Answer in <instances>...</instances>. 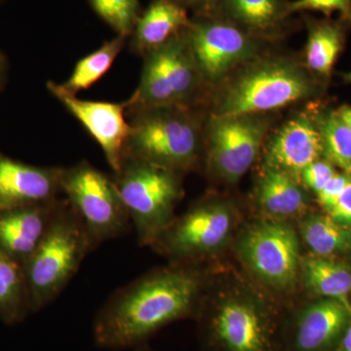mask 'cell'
<instances>
[{"mask_svg": "<svg viewBox=\"0 0 351 351\" xmlns=\"http://www.w3.org/2000/svg\"><path fill=\"white\" fill-rule=\"evenodd\" d=\"M63 168L36 167L0 156V210L43 204L62 193Z\"/></svg>", "mask_w": 351, "mask_h": 351, "instance_id": "16", "label": "cell"}, {"mask_svg": "<svg viewBox=\"0 0 351 351\" xmlns=\"http://www.w3.org/2000/svg\"><path fill=\"white\" fill-rule=\"evenodd\" d=\"M191 22L188 9L174 0H152L136 23L131 49L145 56L186 31Z\"/></svg>", "mask_w": 351, "mask_h": 351, "instance_id": "19", "label": "cell"}, {"mask_svg": "<svg viewBox=\"0 0 351 351\" xmlns=\"http://www.w3.org/2000/svg\"><path fill=\"white\" fill-rule=\"evenodd\" d=\"M5 61H4L3 58L0 55V86L3 85L4 80H5Z\"/></svg>", "mask_w": 351, "mask_h": 351, "instance_id": "35", "label": "cell"}, {"mask_svg": "<svg viewBox=\"0 0 351 351\" xmlns=\"http://www.w3.org/2000/svg\"><path fill=\"white\" fill-rule=\"evenodd\" d=\"M196 320L204 351H285V317L245 287L203 300Z\"/></svg>", "mask_w": 351, "mask_h": 351, "instance_id": "2", "label": "cell"}, {"mask_svg": "<svg viewBox=\"0 0 351 351\" xmlns=\"http://www.w3.org/2000/svg\"><path fill=\"white\" fill-rule=\"evenodd\" d=\"M212 15L237 25L261 40L274 38L290 27L289 0H219Z\"/></svg>", "mask_w": 351, "mask_h": 351, "instance_id": "18", "label": "cell"}, {"mask_svg": "<svg viewBox=\"0 0 351 351\" xmlns=\"http://www.w3.org/2000/svg\"><path fill=\"white\" fill-rule=\"evenodd\" d=\"M339 119L351 131V107H343L337 110Z\"/></svg>", "mask_w": 351, "mask_h": 351, "instance_id": "34", "label": "cell"}, {"mask_svg": "<svg viewBox=\"0 0 351 351\" xmlns=\"http://www.w3.org/2000/svg\"><path fill=\"white\" fill-rule=\"evenodd\" d=\"M62 193L82 221L91 251L125 234L130 217L113 178L87 161L63 168Z\"/></svg>", "mask_w": 351, "mask_h": 351, "instance_id": "7", "label": "cell"}, {"mask_svg": "<svg viewBox=\"0 0 351 351\" xmlns=\"http://www.w3.org/2000/svg\"><path fill=\"white\" fill-rule=\"evenodd\" d=\"M31 311L24 267L0 251V318L16 324Z\"/></svg>", "mask_w": 351, "mask_h": 351, "instance_id": "24", "label": "cell"}, {"mask_svg": "<svg viewBox=\"0 0 351 351\" xmlns=\"http://www.w3.org/2000/svg\"><path fill=\"white\" fill-rule=\"evenodd\" d=\"M321 156L322 140L317 122L306 114H300L288 120L270 137L265 147V166L287 173L300 181L304 168Z\"/></svg>", "mask_w": 351, "mask_h": 351, "instance_id": "15", "label": "cell"}, {"mask_svg": "<svg viewBox=\"0 0 351 351\" xmlns=\"http://www.w3.org/2000/svg\"><path fill=\"white\" fill-rule=\"evenodd\" d=\"M180 175L132 158L124 159L114 173L140 246H151L174 221L176 206L184 195Z\"/></svg>", "mask_w": 351, "mask_h": 351, "instance_id": "6", "label": "cell"}, {"mask_svg": "<svg viewBox=\"0 0 351 351\" xmlns=\"http://www.w3.org/2000/svg\"><path fill=\"white\" fill-rule=\"evenodd\" d=\"M350 174H339L337 173L334 177L330 180L329 182L322 189V191L317 193L318 202L321 206L326 210L327 213L331 211L332 208L336 204L337 200L345 189Z\"/></svg>", "mask_w": 351, "mask_h": 351, "instance_id": "30", "label": "cell"}, {"mask_svg": "<svg viewBox=\"0 0 351 351\" xmlns=\"http://www.w3.org/2000/svg\"><path fill=\"white\" fill-rule=\"evenodd\" d=\"M307 23L306 68L311 73L328 76L343 47V25L328 20L309 18Z\"/></svg>", "mask_w": 351, "mask_h": 351, "instance_id": "23", "label": "cell"}, {"mask_svg": "<svg viewBox=\"0 0 351 351\" xmlns=\"http://www.w3.org/2000/svg\"><path fill=\"white\" fill-rule=\"evenodd\" d=\"M345 80H346V82L350 83L351 84V73H346V75H345Z\"/></svg>", "mask_w": 351, "mask_h": 351, "instance_id": "37", "label": "cell"}, {"mask_svg": "<svg viewBox=\"0 0 351 351\" xmlns=\"http://www.w3.org/2000/svg\"><path fill=\"white\" fill-rule=\"evenodd\" d=\"M126 113L131 133L124 159H137L179 174L195 167L202 131L191 107L164 106Z\"/></svg>", "mask_w": 351, "mask_h": 351, "instance_id": "4", "label": "cell"}, {"mask_svg": "<svg viewBox=\"0 0 351 351\" xmlns=\"http://www.w3.org/2000/svg\"><path fill=\"white\" fill-rule=\"evenodd\" d=\"M135 351H154L152 350V348H149L147 345L141 346V348H137Z\"/></svg>", "mask_w": 351, "mask_h": 351, "instance_id": "36", "label": "cell"}, {"mask_svg": "<svg viewBox=\"0 0 351 351\" xmlns=\"http://www.w3.org/2000/svg\"><path fill=\"white\" fill-rule=\"evenodd\" d=\"M300 277L307 290L320 298L346 299L351 293V269L335 258L313 254L302 258Z\"/></svg>", "mask_w": 351, "mask_h": 351, "instance_id": "21", "label": "cell"}, {"mask_svg": "<svg viewBox=\"0 0 351 351\" xmlns=\"http://www.w3.org/2000/svg\"><path fill=\"white\" fill-rule=\"evenodd\" d=\"M197 265L171 263L115 291L95 317V345L135 350L171 323L196 319L207 284Z\"/></svg>", "mask_w": 351, "mask_h": 351, "instance_id": "1", "label": "cell"}, {"mask_svg": "<svg viewBox=\"0 0 351 351\" xmlns=\"http://www.w3.org/2000/svg\"><path fill=\"white\" fill-rule=\"evenodd\" d=\"M186 29L144 56L138 86L125 101L127 112L164 106L191 107L204 82L189 48Z\"/></svg>", "mask_w": 351, "mask_h": 351, "instance_id": "8", "label": "cell"}, {"mask_svg": "<svg viewBox=\"0 0 351 351\" xmlns=\"http://www.w3.org/2000/svg\"><path fill=\"white\" fill-rule=\"evenodd\" d=\"M47 88L98 143L113 172H117L123 162L131 133L125 101L117 104L82 100L77 96L64 93L56 82H48Z\"/></svg>", "mask_w": 351, "mask_h": 351, "instance_id": "14", "label": "cell"}, {"mask_svg": "<svg viewBox=\"0 0 351 351\" xmlns=\"http://www.w3.org/2000/svg\"><path fill=\"white\" fill-rule=\"evenodd\" d=\"M90 252L82 221L63 196L47 232L24 267L32 311L56 300Z\"/></svg>", "mask_w": 351, "mask_h": 351, "instance_id": "5", "label": "cell"}, {"mask_svg": "<svg viewBox=\"0 0 351 351\" xmlns=\"http://www.w3.org/2000/svg\"><path fill=\"white\" fill-rule=\"evenodd\" d=\"M351 319L346 299L321 298L284 322V350L334 351Z\"/></svg>", "mask_w": 351, "mask_h": 351, "instance_id": "13", "label": "cell"}, {"mask_svg": "<svg viewBox=\"0 0 351 351\" xmlns=\"http://www.w3.org/2000/svg\"><path fill=\"white\" fill-rule=\"evenodd\" d=\"M235 225L237 215L230 203L203 200L175 218L151 247L172 263L198 265L228 243Z\"/></svg>", "mask_w": 351, "mask_h": 351, "instance_id": "9", "label": "cell"}, {"mask_svg": "<svg viewBox=\"0 0 351 351\" xmlns=\"http://www.w3.org/2000/svg\"><path fill=\"white\" fill-rule=\"evenodd\" d=\"M328 215L339 223L351 226V174L345 189Z\"/></svg>", "mask_w": 351, "mask_h": 351, "instance_id": "31", "label": "cell"}, {"mask_svg": "<svg viewBox=\"0 0 351 351\" xmlns=\"http://www.w3.org/2000/svg\"><path fill=\"white\" fill-rule=\"evenodd\" d=\"M213 115L263 114L313 96L308 69L284 58L252 60L226 78Z\"/></svg>", "mask_w": 351, "mask_h": 351, "instance_id": "3", "label": "cell"}, {"mask_svg": "<svg viewBox=\"0 0 351 351\" xmlns=\"http://www.w3.org/2000/svg\"><path fill=\"white\" fill-rule=\"evenodd\" d=\"M300 234L313 255L336 258L351 253V226L339 223L330 215L304 216Z\"/></svg>", "mask_w": 351, "mask_h": 351, "instance_id": "22", "label": "cell"}, {"mask_svg": "<svg viewBox=\"0 0 351 351\" xmlns=\"http://www.w3.org/2000/svg\"><path fill=\"white\" fill-rule=\"evenodd\" d=\"M186 36L203 82L212 84L256 59L263 41L217 15L195 16Z\"/></svg>", "mask_w": 351, "mask_h": 351, "instance_id": "11", "label": "cell"}, {"mask_svg": "<svg viewBox=\"0 0 351 351\" xmlns=\"http://www.w3.org/2000/svg\"><path fill=\"white\" fill-rule=\"evenodd\" d=\"M261 115H213L210 120L209 165L225 181H239L255 162L269 127V121Z\"/></svg>", "mask_w": 351, "mask_h": 351, "instance_id": "12", "label": "cell"}, {"mask_svg": "<svg viewBox=\"0 0 351 351\" xmlns=\"http://www.w3.org/2000/svg\"><path fill=\"white\" fill-rule=\"evenodd\" d=\"M290 11L292 14L318 11L327 16L338 12L343 22H351V0H294L290 1Z\"/></svg>", "mask_w": 351, "mask_h": 351, "instance_id": "28", "label": "cell"}, {"mask_svg": "<svg viewBox=\"0 0 351 351\" xmlns=\"http://www.w3.org/2000/svg\"><path fill=\"white\" fill-rule=\"evenodd\" d=\"M184 8L191 9L195 16L212 15L216 11L219 0H174Z\"/></svg>", "mask_w": 351, "mask_h": 351, "instance_id": "32", "label": "cell"}, {"mask_svg": "<svg viewBox=\"0 0 351 351\" xmlns=\"http://www.w3.org/2000/svg\"><path fill=\"white\" fill-rule=\"evenodd\" d=\"M237 253L252 276L276 292L290 290L299 279L300 240L286 221L265 219L248 226L237 239Z\"/></svg>", "mask_w": 351, "mask_h": 351, "instance_id": "10", "label": "cell"}, {"mask_svg": "<svg viewBox=\"0 0 351 351\" xmlns=\"http://www.w3.org/2000/svg\"><path fill=\"white\" fill-rule=\"evenodd\" d=\"M337 174L334 165L327 159H317L302 171L300 181L317 195Z\"/></svg>", "mask_w": 351, "mask_h": 351, "instance_id": "29", "label": "cell"}, {"mask_svg": "<svg viewBox=\"0 0 351 351\" xmlns=\"http://www.w3.org/2000/svg\"><path fill=\"white\" fill-rule=\"evenodd\" d=\"M257 201L267 216L280 221L302 216L308 206V197L301 182L287 173L265 166L258 182Z\"/></svg>", "mask_w": 351, "mask_h": 351, "instance_id": "20", "label": "cell"}, {"mask_svg": "<svg viewBox=\"0 0 351 351\" xmlns=\"http://www.w3.org/2000/svg\"><path fill=\"white\" fill-rule=\"evenodd\" d=\"M92 8L117 36L130 38L140 17L138 0H89Z\"/></svg>", "mask_w": 351, "mask_h": 351, "instance_id": "27", "label": "cell"}, {"mask_svg": "<svg viewBox=\"0 0 351 351\" xmlns=\"http://www.w3.org/2000/svg\"><path fill=\"white\" fill-rule=\"evenodd\" d=\"M127 38L117 36L107 41L99 49L77 62L66 82L58 84L64 93L77 96L83 90L93 86L112 68L115 59L125 45Z\"/></svg>", "mask_w": 351, "mask_h": 351, "instance_id": "25", "label": "cell"}, {"mask_svg": "<svg viewBox=\"0 0 351 351\" xmlns=\"http://www.w3.org/2000/svg\"><path fill=\"white\" fill-rule=\"evenodd\" d=\"M60 199L0 210V251L24 267L47 232Z\"/></svg>", "mask_w": 351, "mask_h": 351, "instance_id": "17", "label": "cell"}, {"mask_svg": "<svg viewBox=\"0 0 351 351\" xmlns=\"http://www.w3.org/2000/svg\"><path fill=\"white\" fill-rule=\"evenodd\" d=\"M334 351H351V319Z\"/></svg>", "mask_w": 351, "mask_h": 351, "instance_id": "33", "label": "cell"}, {"mask_svg": "<svg viewBox=\"0 0 351 351\" xmlns=\"http://www.w3.org/2000/svg\"><path fill=\"white\" fill-rule=\"evenodd\" d=\"M317 125L322 140L323 156L332 165L351 174V131L336 112L321 117Z\"/></svg>", "mask_w": 351, "mask_h": 351, "instance_id": "26", "label": "cell"}]
</instances>
